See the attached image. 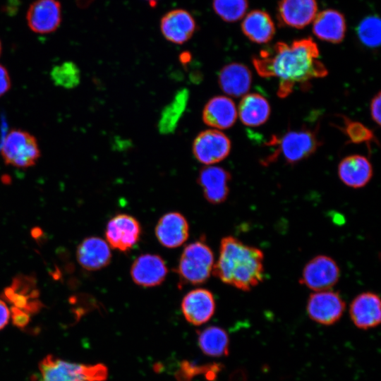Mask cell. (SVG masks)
<instances>
[{
    "instance_id": "6da1fadb",
    "label": "cell",
    "mask_w": 381,
    "mask_h": 381,
    "mask_svg": "<svg viewBox=\"0 0 381 381\" xmlns=\"http://www.w3.org/2000/svg\"><path fill=\"white\" fill-rule=\"evenodd\" d=\"M319 56L317 44L311 37H306L296 40L291 44L277 42L272 48L262 50L252 61L260 76L279 80L277 95L284 98L296 85L327 75Z\"/></svg>"
},
{
    "instance_id": "7a4b0ae2",
    "label": "cell",
    "mask_w": 381,
    "mask_h": 381,
    "mask_svg": "<svg viewBox=\"0 0 381 381\" xmlns=\"http://www.w3.org/2000/svg\"><path fill=\"white\" fill-rule=\"evenodd\" d=\"M263 260L261 250L228 236L221 240L219 258L212 272L223 283L248 291L262 282Z\"/></svg>"
},
{
    "instance_id": "3957f363",
    "label": "cell",
    "mask_w": 381,
    "mask_h": 381,
    "mask_svg": "<svg viewBox=\"0 0 381 381\" xmlns=\"http://www.w3.org/2000/svg\"><path fill=\"white\" fill-rule=\"evenodd\" d=\"M317 129L303 127L289 131L281 136L273 135L267 143L272 147V153L263 159L262 164L268 165L279 157L289 164L307 159L322 144Z\"/></svg>"
},
{
    "instance_id": "277c9868",
    "label": "cell",
    "mask_w": 381,
    "mask_h": 381,
    "mask_svg": "<svg viewBox=\"0 0 381 381\" xmlns=\"http://www.w3.org/2000/svg\"><path fill=\"white\" fill-rule=\"evenodd\" d=\"M39 371L40 381H104L107 377L102 364L74 363L52 355L42 360Z\"/></svg>"
},
{
    "instance_id": "5b68a950",
    "label": "cell",
    "mask_w": 381,
    "mask_h": 381,
    "mask_svg": "<svg viewBox=\"0 0 381 381\" xmlns=\"http://www.w3.org/2000/svg\"><path fill=\"white\" fill-rule=\"evenodd\" d=\"M214 266V254L202 240L187 245L179 260L176 273L180 284L199 285L210 277Z\"/></svg>"
},
{
    "instance_id": "8992f818",
    "label": "cell",
    "mask_w": 381,
    "mask_h": 381,
    "mask_svg": "<svg viewBox=\"0 0 381 381\" xmlns=\"http://www.w3.org/2000/svg\"><path fill=\"white\" fill-rule=\"evenodd\" d=\"M1 155L6 164L26 169L36 164L41 156L36 138L22 129H12L5 135Z\"/></svg>"
},
{
    "instance_id": "52a82bcc",
    "label": "cell",
    "mask_w": 381,
    "mask_h": 381,
    "mask_svg": "<svg viewBox=\"0 0 381 381\" xmlns=\"http://www.w3.org/2000/svg\"><path fill=\"white\" fill-rule=\"evenodd\" d=\"M231 148L230 139L217 129H207L200 132L192 144L194 157L206 166L224 160L229 155Z\"/></svg>"
},
{
    "instance_id": "ba28073f",
    "label": "cell",
    "mask_w": 381,
    "mask_h": 381,
    "mask_svg": "<svg viewBox=\"0 0 381 381\" xmlns=\"http://www.w3.org/2000/svg\"><path fill=\"white\" fill-rule=\"evenodd\" d=\"M340 270L334 259L320 255L312 258L304 266L299 282L315 291L332 289L339 281Z\"/></svg>"
},
{
    "instance_id": "9c48e42d",
    "label": "cell",
    "mask_w": 381,
    "mask_h": 381,
    "mask_svg": "<svg viewBox=\"0 0 381 381\" xmlns=\"http://www.w3.org/2000/svg\"><path fill=\"white\" fill-rule=\"evenodd\" d=\"M345 302L338 292L324 290L312 293L307 302V313L313 321L324 325L337 322L345 310Z\"/></svg>"
},
{
    "instance_id": "30bf717a",
    "label": "cell",
    "mask_w": 381,
    "mask_h": 381,
    "mask_svg": "<svg viewBox=\"0 0 381 381\" xmlns=\"http://www.w3.org/2000/svg\"><path fill=\"white\" fill-rule=\"evenodd\" d=\"M141 232V226L137 219L127 214H118L108 222L105 237L112 248L128 252L138 243Z\"/></svg>"
},
{
    "instance_id": "8fae6325",
    "label": "cell",
    "mask_w": 381,
    "mask_h": 381,
    "mask_svg": "<svg viewBox=\"0 0 381 381\" xmlns=\"http://www.w3.org/2000/svg\"><path fill=\"white\" fill-rule=\"evenodd\" d=\"M27 23L30 30L39 34L55 31L61 21V6L58 0H35L28 8Z\"/></svg>"
},
{
    "instance_id": "7c38bea8",
    "label": "cell",
    "mask_w": 381,
    "mask_h": 381,
    "mask_svg": "<svg viewBox=\"0 0 381 381\" xmlns=\"http://www.w3.org/2000/svg\"><path fill=\"white\" fill-rule=\"evenodd\" d=\"M135 284L143 287L160 285L166 279L168 268L163 258L157 255L145 253L138 256L130 270Z\"/></svg>"
},
{
    "instance_id": "4fadbf2b",
    "label": "cell",
    "mask_w": 381,
    "mask_h": 381,
    "mask_svg": "<svg viewBox=\"0 0 381 381\" xmlns=\"http://www.w3.org/2000/svg\"><path fill=\"white\" fill-rule=\"evenodd\" d=\"M215 307L213 294L203 288L188 292L181 304L185 319L193 325H200L209 321L214 313Z\"/></svg>"
},
{
    "instance_id": "5bb4252c",
    "label": "cell",
    "mask_w": 381,
    "mask_h": 381,
    "mask_svg": "<svg viewBox=\"0 0 381 381\" xmlns=\"http://www.w3.org/2000/svg\"><path fill=\"white\" fill-rule=\"evenodd\" d=\"M231 179L230 173L225 169L210 165L200 169L198 183L206 200L218 205L224 202L229 195Z\"/></svg>"
},
{
    "instance_id": "9a60e30c",
    "label": "cell",
    "mask_w": 381,
    "mask_h": 381,
    "mask_svg": "<svg viewBox=\"0 0 381 381\" xmlns=\"http://www.w3.org/2000/svg\"><path fill=\"white\" fill-rule=\"evenodd\" d=\"M196 22L186 10L177 8L165 13L160 21V30L169 42L183 44L188 42L196 30Z\"/></svg>"
},
{
    "instance_id": "2e32d148",
    "label": "cell",
    "mask_w": 381,
    "mask_h": 381,
    "mask_svg": "<svg viewBox=\"0 0 381 381\" xmlns=\"http://www.w3.org/2000/svg\"><path fill=\"white\" fill-rule=\"evenodd\" d=\"M317 11V0H280L277 17L282 25L302 29L314 20Z\"/></svg>"
},
{
    "instance_id": "e0dca14e",
    "label": "cell",
    "mask_w": 381,
    "mask_h": 381,
    "mask_svg": "<svg viewBox=\"0 0 381 381\" xmlns=\"http://www.w3.org/2000/svg\"><path fill=\"white\" fill-rule=\"evenodd\" d=\"M349 314L352 322L359 329L377 327L381 322L380 296L370 291L358 294L350 304Z\"/></svg>"
},
{
    "instance_id": "ac0fdd59",
    "label": "cell",
    "mask_w": 381,
    "mask_h": 381,
    "mask_svg": "<svg viewBox=\"0 0 381 381\" xmlns=\"http://www.w3.org/2000/svg\"><path fill=\"white\" fill-rule=\"evenodd\" d=\"M155 236L159 243L166 248L179 247L189 236L188 222L180 212L166 213L157 223Z\"/></svg>"
},
{
    "instance_id": "d6986e66",
    "label": "cell",
    "mask_w": 381,
    "mask_h": 381,
    "mask_svg": "<svg viewBox=\"0 0 381 381\" xmlns=\"http://www.w3.org/2000/svg\"><path fill=\"white\" fill-rule=\"evenodd\" d=\"M238 111L234 101L226 96L217 95L210 98L202 111L205 125L217 130L228 129L233 126Z\"/></svg>"
},
{
    "instance_id": "ffe728a7",
    "label": "cell",
    "mask_w": 381,
    "mask_h": 381,
    "mask_svg": "<svg viewBox=\"0 0 381 381\" xmlns=\"http://www.w3.org/2000/svg\"><path fill=\"white\" fill-rule=\"evenodd\" d=\"M76 258L80 266L89 271L107 267L111 260V251L107 242L99 237H87L78 245Z\"/></svg>"
},
{
    "instance_id": "44dd1931",
    "label": "cell",
    "mask_w": 381,
    "mask_h": 381,
    "mask_svg": "<svg viewBox=\"0 0 381 381\" xmlns=\"http://www.w3.org/2000/svg\"><path fill=\"white\" fill-rule=\"evenodd\" d=\"M346 32V22L340 11L328 8L317 13L313 20V32L320 40L333 44L343 41Z\"/></svg>"
},
{
    "instance_id": "7402d4cb",
    "label": "cell",
    "mask_w": 381,
    "mask_h": 381,
    "mask_svg": "<svg viewBox=\"0 0 381 381\" xmlns=\"http://www.w3.org/2000/svg\"><path fill=\"white\" fill-rule=\"evenodd\" d=\"M252 74L250 69L240 63L226 64L218 75V84L226 95L239 97L244 96L250 90Z\"/></svg>"
},
{
    "instance_id": "603a6c76",
    "label": "cell",
    "mask_w": 381,
    "mask_h": 381,
    "mask_svg": "<svg viewBox=\"0 0 381 381\" xmlns=\"http://www.w3.org/2000/svg\"><path fill=\"white\" fill-rule=\"evenodd\" d=\"M338 176L349 187L360 188L368 183L373 176V167L364 156L353 155L344 157L338 165Z\"/></svg>"
},
{
    "instance_id": "cb8c5ba5",
    "label": "cell",
    "mask_w": 381,
    "mask_h": 381,
    "mask_svg": "<svg viewBox=\"0 0 381 381\" xmlns=\"http://www.w3.org/2000/svg\"><path fill=\"white\" fill-rule=\"evenodd\" d=\"M241 30L251 42L266 44L275 34V25L270 15L263 10L255 9L246 14L241 23Z\"/></svg>"
},
{
    "instance_id": "d4e9b609",
    "label": "cell",
    "mask_w": 381,
    "mask_h": 381,
    "mask_svg": "<svg viewBox=\"0 0 381 381\" xmlns=\"http://www.w3.org/2000/svg\"><path fill=\"white\" fill-rule=\"evenodd\" d=\"M238 110L241 122L250 127H257L265 123L268 120L271 111L268 101L258 93L244 95Z\"/></svg>"
},
{
    "instance_id": "484cf974",
    "label": "cell",
    "mask_w": 381,
    "mask_h": 381,
    "mask_svg": "<svg viewBox=\"0 0 381 381\" xmlns=\"http://www.w3.org/2000/svg\"><path fill=\"white\" fill-rule=\"evenodd\" d=\"M189 100V92L183 88L177 92L173 99L163 109L158 122L160 133L167 135L173 133L183 116Z\"/></svg>"
},
{
    "instance_id": "4316f807",
    "label": "cell",
    "mask_w": 381,
    "mask_h": 381,
    "mask_svg": "<svg viewBox=\"0 0 381 381\" xmlns=\"http://www.w3.org/2000/svg\"><path fill=\"white\" fill-rule=\"evenodd\" d=\"M198 341L201 351L206 355L219 357L229 353L228 334L219 327L205 328L200 332Z\"/></svg>"
},
{
    "instance_id": "83f0119b",
    "label": "cell",
    "mask_w": 381,
    "mask_h": 381,
    "mask_svg": "<svg viewBox=\"0 0 381 381\" xmlns=\"http://www.w3.org/2000/svg\"><path fill=\"white\" fill-rule=\"evenodd\" d=\"M360 42L370 49L380 44V20L377 15H370L362 19L356 29Z\"/></svg>"
},
{
    "instance_id": "f1b7e54d",
    "label": "cell",
    "mask_w": 381,
    "mask_h": 381,
    "mask_svg": "<svg viewBox=\"0 0 381 381\" xmlns=\"http://www.w3.org/2000/svg\"><path fill=\"white\" fill-rule=\"evenodd\" d=\"M53 83L61 87L72 89L80 82V71L78 66L66 61L54 66L50 72Z\"/></svg>"
},
{
    "instance_id": "f546056e",
    "label": "cell",
    "mask_w": 381,
    "mask_h": 381,
    "mask_svg": "<svg viewBox=\"0 0 381 381\" xmlns=\"http://www.w3.org/2000/svg\"><path fill=\"white\" fill-rule=\"evenodd\" d=\"M212 8L222 20L234 23L243 18L248 8V1L212 0Z\"/></svg>"
},
{
    "instance_id": "4dcf8cb0",
    "label": "cell",
    "mask_w": 381,
    "mask_h": 381,
    "mask_svg": "<svg viewBox=\"0 0 381 381\" xmlns=\"http://www.w3.org/2000/svg\"><path fill=\"white\" fill-rule=\"evenodd\" d=\"M343 124L340 126L341 131L346 135L349 142L354 144H369L376 140L371 130L363 123L349 119L342 116Z\"/></svg>"
},
{
    "instance_id": "1f68e13d",
    "label": "cell",
    "mask_w": 381,
    "mask_h": 381,
    "mask_svg": "<svg viewBox=\"0 0 381 381\" xmlns=\"http://www.w3.org/2000/svg\"><path fill=\"white\" fill-rule=\"evenodd\" d=\"M13 322L15 325L23 327L30 321V315L23 309L13 307L11 310Z\"/></svg>"
},
{
    "instance_id": "d6a6232c",
    "label": "cell",
    "mask_w": 381,
    "mask_h": 381,
    "mask_svg": "<svg viewBox=\"0 0 381 381\" xmlns=\"http://www.w3.org/2000/svg\"><path fill=\"white\" fill-rule=\"evenodd\" d=\"M11 87V80L7 68L0 64V97L8 92Z\"/></svg>"
},
{
    "instance_id": "836d02e7",
    "label": "cell",
    "mask_w": 381,
    "mask_h": 381,
    "mask_svg": "<svg viewBox=\"0 0 381 381\" xmlns=\"http://www.w3.org/2000/svg\"><path fill=\"white\" fill-rule=\"evenodd\" d=\"M380 92H378L370 102V115L373 121L378 126L380 125Z\"/></svg>"
},
{
    "instance_id": "e575fe53",
    "label": "cell",
    "mask_w": 381,
    "mask_h": 381,
    "mask_svg": "<svg viewBox=\"0 0 381 381\" xmlns=\"http://www.w3.org/2000/svg\"><path fill=\"white\" fill-rule=\"evenodd\" d=\"M11 316V312L6 303L0 299V330L8 324Z\"/></svg>"
},
{
    "instance_id": "d590c367",
    "label": "cell",
    "mask_w": 381,
    "mask_h": 381,
    "mask_svg": "<svg viewBox=\"0 0 381 381\" xmlns=\"http://www.w3.org/2000/svg\"><path fill=\"white\" fill-rule=\"evenodd\" d=\"M147 1L150 6L155 7L158 1V0H145Z\"/></svg>"
},
{
    "instance_id": "8d00e7d4",
    "label": "cell",
    "mask_w": 381,
    "mask_h": 381,
    "mask_svg": "<svg viewBox=\"0 0 381 381\" xmlns=\"http://www.w3.org/2000/svg\"><path fill=\"white\" fill-rule=\"evenodd\" d=\"M1 50H2V46H1V40H0V56H1Z\"/></svg>"
}]
</instances>
